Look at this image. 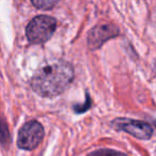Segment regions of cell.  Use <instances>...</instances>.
<instances>
[{
	"label": "cell",
	"mask_w": 156,
	"mask_h": 156,
	"mask_svg": "<svg viewBox=\"0 0 156 156\" xmlns=\"http://www.w3.org/2000/svg\"><path fill=\"white\" fill-rule=\"evenodd\" d=\"M74 80V69L67 62L51 63L41 67L31 80L32 89L42 97H56L62 94Z\"/></svg>",
	"instance_id": "cell-1"
},
{
	"label": "cell",
	"mask_w": 156,
	"mask_h": 156,
	"mask_svg": "<svg viewBox=\"0 0 156 156\" xmlns=\"http://www.w3.org/2000/svg\"><path fill=\"white\" fill-rule=\"evenodd\" d=\"M57 27L55 18L45 15L36 16L28 23L26 28V35L30 43L42 44L52 36Z\"/></svg>",
	"instance_id": "cell-2"
},
{
	"label": "cell",
	"mask_w": 156,
	"mask_h": 156,
	"mask_svg": "<svg viewBox=\"0 0 156 156\" xmlns=\"http://www.w3.org/2000/svg\"><path fill=\"white\" fill-rule=\"evenodd\" d=\"M44 137V129L38 121H29L19 129L17 146L23 150H33L40 144Z\"/></svg>",
	"instance_id": "cell-3"
},
{
	"label": "cell",
	"mask_w": 156,
	"mask_h": 156,
	"mask_svg": "<svg viewBox=\"0 0 156 156\" xmlns=\"http://www.w3.org/2000/svg\"><path fill=\"white\" fill-rule=\"evenodd\" d=\"M113 126L120 131H123L138 139H149L153 135V129L150 124L140 120L119 118L112 122Z\"/></svg>",
	"instance_id": "cell-4"
},
{
	"label": "cell",
	"mask_w": 156,
	"mask_h": 156,
	"mask_svg": "<svg viewBox=\"0 0 156 156\" xmlns=\"http://www.w3.org/2000/svg\"><path fill=\"white\" fill-rule=\"evenodd\" d=\"M119 35V30L112 25H100L93 28L88 35V46L90 49H98L103 44Z\"/></svg>",
	"instance_id": "cell-5"
},
{
	"label": "cell",
	"mask_w": 156,
	"mask_h": 156,
	"mask_svg": "<svg viewBox=\"0 0 156 156\" xmlns=\"http://www.w3.org/2000/svg\"><path fill=\"white\" fill-rule=\"evenodd\" d=\"M33 5L41 10H49V9L54 8L59 0H31Z\"/></svg>",
	"instance_id": "cell-6"
},
{
	"label": "cell",
	"mask_w": 156,
	"mask_h": 156,
	"mask_svg": "<svg viewBox=\"0 0 156 156\" xmlns=\"http://www.w3.org/2000/svg\"><path fill=\"white\" fill-rule=\"evenodd\" d=\"M89 156H126V155L112 150H100V151H96V152L91 153Z\"/></svg>",
	"instance_id": "cell-7"
},
{
	"label": "cell",
	"mask_w": 156,
	"mask_h": 156,
	"mask_svg": "<svg viewBox=\"0 0 156 156\" xmlns=\"http://www.w3.org/2000/svg\"><path fill=\"white\" fill-rule=\"evenodd\" d=\"M8 129H6V123H0V140L2 142H6L8 139Z\"/></svg>",
	"instance_id": "cell-8"
},
{
	"label": "cell",
	"mask_w": 156,
	"mask_h": 156,
	"mask_svg": "<svg viewBox=\"0 0 156 156\" xmlns=\"http://www.w3.org/2000/svg\"><path fill=\"white\" fill-rule=\"evenodd\" d=\"M155 126H156V122H155Z\"/></svg>",
	"instance_id": "cell-9"
}]
</instances>
